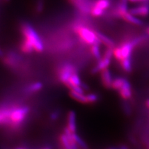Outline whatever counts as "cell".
Here are the masks:
<instances>
[{"mask_svg": "<svg viewBox=\"0 0 149 149\" xmlns=\"http://www.w3.org/2000/svg\"><path fill=\"white\" fill-rule=\"evenodd\" d=\"M97 36L98 37L99 39L100 40L101 44H103L105 45L107 48H112L114 49L116 46L115 42L113 40H112L109 37L106 36L105 34H102L101 32L96 31Z\"/></svg>", "mask_w": 149, "mask_h": 149, "instance_id": "12", "label": "cell"}, {"mask_svg": "<svg viewBox=\"0 0 149 149\" xmlns=\"http://www.w3.org/2000/svg\"><path fill=\"white\" fill-rule=\"evenodd\" d=\"M10 108L0 109V124H9V116Z\"/></svg>", "mask_w": 149, "mask_h": 149, "instance_id": "18", "label": "cell"}, {"mask_svg": "<svg viewBox=\"0 0 149 149\" xmlns=\"http://www.w3.org/2000/svg\"><path fill=\"white\" fill-rule=\"evenodd\" d=\"M58 114L57 113H53L52 114V116H51V117H52V119H56L58 118Z\"/></svg>", "mask_w": 149, "mask_h": 149, "instance_id": "27", "label": "cell"}, {"mask_svg": "<svg viewBox=\"0 0 149 149\" xmlns=\"http://www.w3.org/2000/svg\"><path fill=\"white\" fill-rule=\"evenodd\" d=\"M73 30L80 37V39L87 45H92L95 44H101L96 31L91 30L90 28L78 24L73 27Z\"/></svg>", "mask_w": 149, "mask_h": 149, "instance_id": "2", "label": "cell"}, {"mask_svg": "<svg viewBox=\"0 0 149 149\" xmlns=\"http://www.w3.org/2000/svg\"><path fill=\"white\" fill-rule=\"evenodd\" d=\"M132 3H149V0H129Z\"/></svg>", "mask_w": 149, "mask_h": 149, "instance_id": "26", "label": "cell"}, {"mask_svg": "<svg viewBox=\"0 0 149 149\" xmlns=\"http://www.w3.org/2000/svg\"><path fill=\"white\" fill-rule=\"evenodd\" d=\"M67 128L72 133H76L77 131V116L73 111H69L67 116Z\"/></svg>", "mask_w": 149, "mask_h": 149, "instance_id": "11", "label": "cell"}, {"mask_svg": "<svg viewBox=\"0 0 149 149\" xmlns=\"http://www.w3.org/2000/svg\"><path fill=\"white\" fill-rule=\"evenodd\" d=\"M126 79L123 77H117L113 79V83H112L111 88L115 91H119L120 88L123 86Z\"/></svg>", "mask_w": 149, "mask_h": 149, "instance_id": "19", "label": "cell"}, {"mask_svg": "<svg viewBox=\"0 0 149 149\" xmlns=\"http://www.w3.org/2000/svg\"><path fill=\"white\" fill-rule=\"evenodd\" d=\"M73 5L83 15L91 13L93 2L91 0H69Z\"/></svg>", "mask_w": 149, "mask_h": 149, "instance_id": "4", "label": "cell"}, {"mask_svg": "<svg viewBox=\"0 0 149 149\" xmlns=\"http://www.w3.org/2000/svg\"><path fill=\"white\" fill-rule=\"evenodd\" d=\"M148 149H149V144H148Z\"/></svg>", "mask_w": 149, "mask_h": 149, "instance_id": "34", "label": "cell"}, {"mask_svg": "<svg viewBox=\"0 0 149 149\" xmlns=\"http://www.w3.org/2000/svg\"><path fill=\"white\" fill-rule=\"evenodd\" d=\"M146 34H147V35L149 36V26H148V27H146Z\"/></svg>", "mask_w": 149, "mask_h": 149, "instance_id": "29", "label": "cell"}, {"mask_svg": "<svg viewBox=\"0 0 149 149\" xmlns=\"http://www.w3.org/2000/svg\"><path fill=\"white\" fill-rule=\"evenodd\" d=\"M72 135H73V138L74 139V141L77 144L78 147L81 148V149H87L88 148V146L86 145V143L80 136H78L76 133H73Z\"/></svg>", "mask_w": 149, "mask_h": 149, "instance_id": "22", "label": "cell"}, {"mask_svg": "<svg viewBox=\"0 0 149 149\" xmlns=\"http://www.w3.org/2000/svg\"><path fill=\"white\" fill-rule=\"evenodd\" d=\"M43 88L42 83L40 82H36L31 84L29 86L27 87V90L29 93H36L37 91H39L42 88Z\"/></svg>", "mask_w": 149, "mask_h": 149, "instance_id": "21", "label": "cell"}, {"mask_svg": "<svg viewBox=\"0 0 149 149\" xmlns=\"http://www.w3.org/2000/svg\"><path fill=\"white\" fill-rule=\"evenodd\" d=\"M0 55H2V52L1 51V50H0Z\"/></svg>", "mask_w": 149, "mask_h": 149, "instance_id": "32", "label": "cell"}, {"mask_svg": "<svg viewBox=\"0 0 149 149\" xmlns=\"http://www.w3.org/2000/svg\"><path fill=\"white\" fill-rule=\"evenodd\" d=\"M29 113V108L27 106L12 107L9 116V124L13 127H16L24 122Z\"/></svg>", "mask_w": 149, "mask_h": 149, "instance_id": "3", "label": "cell"}, {"mask_svg": "<svg viewBox=\"0 0 149 149\" xmlns=\"http://www.w3.org/2000/svg\"><path fill=\"white\" fill-rule=\"evenodd\" d=\"M17 149H24V148H17Z\"/></svg>", "mask_w": 149, "mask_h": 149, "instance_id": "33", "label": "cell"}, {"mask_svg": "<svg viewBox=\"0 0 149 149\" xmlns=\"http://www.w3.org/2000/svg\"><path fill=\"white\" fill-rule=\"evenodd\" d=\"M121 54L123 59L131 58L132 52L134 48L135 47L131 40H125L122 43L119 45Z\"/></svg>", "mask_w": 149, "mask_h": 149, "instance_id": "7", "label": "cell"}, {"mask_svg": "<svg viewBox=\"0 0 149 149\" xmlns=\"http://www.w3.org/2000/svg\"><path fill=\"white\" fill-rule=\"evenodd\" d=\"M21 31L24 38L29 40L33 45L35 51L41 52L44 50V44L38 34L31 24L26 22L21 25Z\"/></svg>", "mask_w": 149, "mask_h": 149, "instance_id": "1", "label": "cell"}, {"mask_svg": "<svg viewBox=\"0 0 149 149\" xmlns=\"http://www.w3.org/2000/svg\"><path fill=\"white\" fill-rule=\"evenodd\" d=\"M132 15L142 17H147L149 15V3H143L139 6L133 7L129 9Z\"/></svg>", "mask_w": 149, "mask_h": 149, "instance_id": "6", "label": "cell"}, {"mask_svg": "<svg viewBox=\"0 0 149 149\" xmlns=\"http://www.w3.org/2000/svg\"><path fill=\"white\" fill-rule=\"evenodd\" d=\"M41 149H52L50 147H44V148H42Z\"/></svg>", "mask_w": 149, "mask_h": 149, "instance_id": "30", "label": "cell"}, {"mask_svg": "<svg viewBox=\"0 0 149 149\" xmlns=\"http://www.w3.org/2000/svg\"><path fill=\"white\" fill-rule=\"evenodd\" d=\"M146 105L147 108L149 109V99H148L146 101Z\"/></svg>", "mask_w": 149, "mask_h": 149, "instance_id": "28", "label": "cell"}, {"mask_svg": "<svg viewBox=\"0 0 149 149\" xmlns=\"http://www.w3.org/2000/svg\"><path fill=\"white\" fill-rule=\"evenodd\" d=\"M4 1H6V2H9V1H10V0H4Z\"/></svg>", "mask_w": 149, "mask_h": 149, "instance_id": "31", "label": "cell"}, {"mask_svg": "<svg viewBox=\"0 0 149 149\" xmlns=\"http://www.w3.org/2000/svg\"><path fill=\"white\" fill-rule=\"evenodd\" d=\"M101 80L102 85L106 89H110L111 88L112 83H113V79L112 73L108 68L102 70L101 72Z\"/></svg>", "mask_w": 149, "mask_h": 149, "instance_id": "10", "label": "cell"}, {"mask_svg": "<svg viewBox=\"0 0 149 149\" xmlns=\"http://www.w3.org/2000/svg\"><path fill=\"white\" fill-rule=\"evenodd\" d=\"M99 100V96L95 93H90L86 95V104H94Z\"/></svg>", "mask_w": 149, "mask_h": 149, "instance_id": "23", "label": "cell"}, {"mask_svg": "<svg viewBox=\"0 0 149 149\" xmlns=\"http://www.w3.org/2000/svg\"><path fill=\"white\" fill-rule=\"evenodd\" d=\"M118 92L121 98L124 100H129L131 98L132 96V86L127 80L125 81L123 86L120 88Z\"/></svg>", "mask_w": 149, "mask_h": 149, "instance_id": "9", "label": "cell"}, {"mask_svg": "<svg viewBox=\"0 0 149 149\" xmlns=\"http://www.w3.org/2000/svg\"><path fill=\"white\" fill-rule=\"evenodd\" d=\"M111 2L112 0H95V1L93 2L92 6L105 11L110 7Z\"/></svg>", "mask_w": 149, "mask_h": 149, "instance_id": "14", "label": "cell"}, {"mask_svg": "<svg viewBox=\"0 0 149 149\" xmlns=\"http://www.w3.org/2000/svg\"><path fill=\"white\" fill-rule=\"evenodd\" d=\"M82 82L81 81V79L79 77L78 74L76 73H73L71 77H70L68 82L67 85H66L67 87H68L70 90H71L73 87L74 86H82Z\"/></svg>", "mask_w": 149, "mask_h": 149, "instance_id": "13", "label": "cell"}, {"mask_svg": "<svg viewBox=\"0 0 149 149\" xmlns=\"http://www.w3.org/2000/svg\"><path fill=\"white\" fill-rule=\"evenodd\" d=\"M100 44H95L91 45V53L94 58L97 60V61L101 58V55L100 49Z\"/></svg>", "mask_w": 149, "mask_h": 149, "instance_id": "20", "label": "cell"}, {"mask_svg": "<svg viewBox=\"0 0 149 149\" xmlns=\"http://www.w3.org/2000/svg\"><path fill=\"white\" fill-rule=\"evenodd\" d=\"M123 110L124 111V113L125 114L129 116L131 114V108H130L129 104L125 102H124V103L123 104Z\"/></svg>", "mask_w": 149, "mask_h": 149, "instance_id": "24", "label": "cell"}, {"mask_svg": "<svg viewBox=\"0 0 149 149\" xmlns=\"http://www.w3.org/2000/svg\"><path fill=\"white\" fill-rule=\"evenodd\" d=\"M120 67L123 70L127 73H131L132 71V65L131 58H127L123 59L119 62Z\"/></svg>", "mask_w": 149, "mask_h": 149, "instance_id": "16", "label": "cell"}, {"mask_svg": "<svg viewBox=\"0 0 149 149\" xmlns=\"http://www.w3.org/2000/svg\"><path fill=\"white\" fill-rule=\"evenodd\" d=\"M21 50L22 52L26 54H30L32 53L33 51H35L33 45L29 40H27L25 38L23 39L21 44Z\"/></svg>", "mask_w": 149, "mask_h": 149, "instance_id": "17", "label": "cell"}, {"mask_svg": "<svg viewBox=\"0 0 149 149\" xmlns=\"http://www.w3.org/2000/svg\"><path fill=\"white\" fill-rule=\"evenodd\" d=\"M43 9V3L42 0H39V2L37 5V11L38 13L41 12Z\"/></svg>", "mask_w": 149, "mask_h": 149, "instance_id": "25", "label": "cell"}, {"mask_svg": "<svg viewBox=\"0 0 149 149\" xmlns=\"http://www.w3.org/2000/svg\"><path fill=\"white\" fill-rule=\"evenodd\" d=\"M111 62V58L106 57V56H102L101 58L97 61V65L92 69V73L95 74L97 73L101 72L103 70L108 68Z\"/></svg>", "mask_w": 149, "mask_h": 149, "instance_id": "8", "label": "cell"}, {"mask_svg": "<svg viewBox=\"0 0 149 149\" xmlns=\"http://www.w3.org/2000/svg\"><path fill=\"white\" fill-rule=\"evenodd\" d=\"M69 95L74 100H75L78 102H80V103L82 104H86V95L85 94H83V93H78L77 91L70 90V91Z\"/></svg>", "mask_w": 149, "mask_h": 149, "instance_id": "15", "label": "cell"}, {"mask_svg": "<svg viewBox=\"0 0 149 149\" xmlns=\"http://www.w3.org/2000/svg\"><path fill=\"white\" fill-rule=\"evenodd\" d=\"M76 72V70L73 65L70 64L64 65L59 72L60 81L66 86L68 82L70 77H71L73 73Z\"/></svg>", "mask_w": 149, "mask_h": 149, "instance_id": "5", "label": "cell"}]
</instances>
